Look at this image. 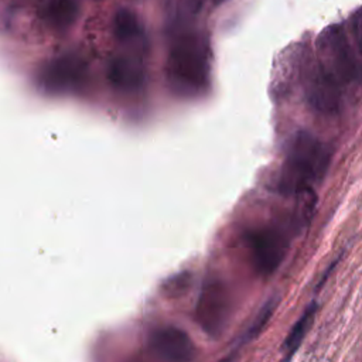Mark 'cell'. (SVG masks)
<instances>
[{"label":"cell","mask_w":362,"mask_h":362,"mask_svg":"<svg viewBox=\"0 0 362 362\" xmlns=\"http://www.w3.org/2000/svg\"><path fill=\"white\" fill-rule=\"evenodd\" d=\"M276 308V303L273 300H270L267 304H264V307L257 313V315L255 317V321L247 327L246 332L242 335L240 338V344H247L250 341H253L266 327V324L269 322L270 317L273 315V311Z\"/></svg>","instance_id":"4fadbf2b"},{"label":"cell","mask_w":362,"mask_h":362,"mask_svg":"<svg viewBox=\"0 0 362 362\" xmlns=\"http://www.w3.org/2000/svg\"><path fill=\"white\" fill-rule=\"evenodd\" d=\"M122 45L127 49L110 59L107 66V79L117 90H137L144 82L143 54L146 49V42Z\"/></svg>","instance_id":"52a82bcc"},{"label":"cell","mask_w":362,"mask_h":362,"mask_svg":"<svg viewBox=\"0 0 362 362\" xmlns=\"http://www.w3.org/2000/svg\"><path fill=\"white\" fill-rule=\"evenodd\" d=\"M41 21L55 31L68 30L79 16L76 0H44L38 8Z\"/></svg>","instance_id":"30bf717a"},{"label":"cell","mask_w":362,"mask_h":362,"mask_svg":"<svg viewBox=\"0 0 362 362\" xmlns=\"http://www.w3.org/2000/svg\"><path fill=\"white\" fill-rule=\"evenodd\" d=\"M230 314V298L226 287L216 279H208L197 303V322L211 337L219 335Z\"/></svg>","instance_id":"5b68a950"},{"label":"cell","mask_w":362,"mask_h":362,"mask_svg":"<svg viewBox=\"0 0 362 362\" xmlns=\"http://www.w3.org/2000/svg\"><path fill=\"white\" fill-rule=\"evenodd\" d=\"M148 348L165 361H189L195 356L192 341L182 329L175 327L154 329L148 337Z\"/></svg>","instance_id":"9c48e42d"},{"label":"cell","mask_w":362,"mask_h":362,"mask_svg":"<svg viewBox=\"0 0 362 362\" xmlns=\"http://www.w3.org/2000/svg\"><path fill=\"white\" fill-rule=\"evenodd\" d=\"M317 313V304L311 303L305 311L301 314V317L297 320V322L293 325L291 331L288 332V335L284 339L283 344V352H284V359H290L298 349V346L301 345L304 337L307 335L308 329L313 325L314 317Z\"/></svg>","instance_id":"7c38bea8"},{"label":"cell","mask_w":362,"mask_h":362,"mask_svg":"<svg viewBox=\"0 0 362 362\" xmlns=\"http://www.w3.org/2000/svg\"><path fill=\"white\" fill-rule=\"evenodd\" d=\"M329 161L331 153L321 140L305 130L297 132L277 174V191L283 195L310 192L325 175Z\"/></svg>","instance_id":"7a4b0ae2"},{"label":"cell","mask_w":362,"mask_h":362,"mask_svg":"<svg viewBox=\"0 0 362 362\" xmlns=\"http://www.w3.org/2000/svg\"><path fill=\"white\" fill-rule=\"evenodd\" d=\"M314 58L341 88L362 79V65L341 25H329L318 35Z\"/></svg>","instance_id":"3957f363"},{"label":"cell","mask_w":362,"mask_h":362,"mask_svg":"<svg viewBox=\"0 0 362 362\" xmlns=\"http://www.w3.org/2000/svg\"><path fill=\"white\" fill-rule=\"evenodd\" d=\"M304 95L308 105L320 113H334L341 105V86L325 74L315 58L305 65L303 72Z\"/></svg>","instance_id":"8992f818"},{"label":"cell","mask_w":362,"mask_h":362,"mask_svg":"<svg viewBox=\"0 0 362 362\" xmlns=\"http://www.w3.org/2000/svg\"><path fill=\"white\" fill-rule=\"evenodd\" d=\"M199 13V0H165V78L182 98L201 96L209 86L211 47Z\"/></svg>","instance_id":"6da1fadb"},{"label":"cell","mask_w":362,"mask_h":362,"mask_svg":"<svg viewBox=\"0 0 362 362\" xmlns=\"http://www.w3.org/2000/svg\"><path fill=\"white\" fill-rule=\"evenodd\" d=\"M247 246L256 272L262 276H270L284 260L288 239L281 229L266 226L247 235Z\"/></svg>","instance_id":"277c9868"},{"label":"cell","mask_w":362,"mask_h":362,"mask_svg":"<svg viewBox=\"0 0 362 362\" xmlns=\"http://www.w3.org/2000/svg\"><path fill=\"white\" fill-rule=\"evenodd\" d=\"M113 34L120 44L146 42L144 30L137 16L129 8H120L113 17Z\"/></svg>","instance_id":"8fae6325"},{"label":"cell","mask_w":362,"mask_h":362,"mask_svg":"<svg viewBox=\"0 0 362 362\" xmlns=\"http://www.w3.org/2000/svg\"><path fill=\"white\" fill-rule=\"evenodd\" d=\"M352 33L355 37L356 47H358L359 52L362 54V7L355 13V16L352 18Z\"/></svg>","instance_id":"5bb4252c"},{"label":"cell","mask_w":362,"mask_h":362,"mask_svg":"<svg viewBox=\"0 0 362 362\" xmlns=\"http://www.w3.org/2000/svg\"><path fill=\"white\" fill-rule=\"evenodd\" d=\"M85 76L86 64L75 54H66L49 61L41 72L44 85L54 90L78 88L83 82Z\"/></svg>","instance_id":"ba28073f"}]
</instances>
